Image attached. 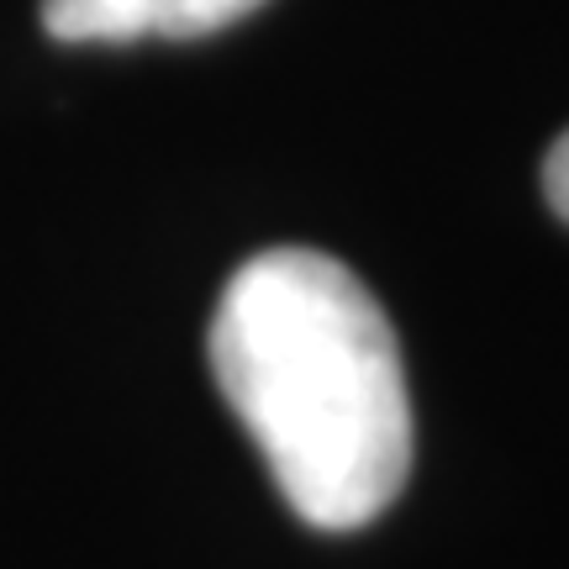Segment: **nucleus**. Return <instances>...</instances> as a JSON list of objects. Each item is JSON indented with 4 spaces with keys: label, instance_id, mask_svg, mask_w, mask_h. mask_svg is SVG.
Wrapping results in <instances>:
<instances>
[{
    "label": "nucleus",
    "instance_id": "f257e3e1",
    "mask_svg": "<svg viewBox=\"0 0 569 569\" xmlns=\"http://www.w3.org/2000/svg\"><path fill=\"white\" fill-rule=\"evenodd\" d=\"M211 375L290 511L353 532L411 475V390L369 284L317 248H264L211 317Z\"/></svg>",
    "mask_w": 569,
    "mask_h": 569
},
{
    "label": "nucleus",
    "instance_id": "f03ea898",
    "mask_svg": "<svg viewBox=\"0 0 569 569\" xmlns=\"http://www.w3.org/2000/svg\"><path fill=\"white\" fill-rule=\"evenodd\" d=\"M264 0H42V27L59 42L211 38L253 17Z\"/></svg>",
    "mask_w": 569,
    "mask_h": 569
},
{
    "label": "nucleus",
    "instance_id": "7ed1b4c3",
    "mask_svg": "<svg viewBox=\"0 0 569 569\" xmlns=\"http://www.w3.org/2000/svg\"><path fill=\"white\" fill-rule=\"evenodd\" d=\"M543 196L559 211V222H569V132L553 142L549 159H543Z\"/></svg>",
    "mask_w": 569,
    "mask_h": 569
}]
</instances>
